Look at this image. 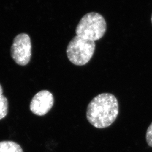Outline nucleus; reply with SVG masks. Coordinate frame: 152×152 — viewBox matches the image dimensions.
Returning a JSON list of instances; mask_svg holds the SVG:
<instances>
[{
	"instance_id": "nucleus-1",
	"label": "nucleus",
	"mask_w": 152,
	"mask_h": 152,
	"mask_svg": "<svg viewBox=\"0 0 152 152\" xmlns=\"http://www.w3.org/2000/svg\"><path fill=\"white\" fill-rule=\"evenodd\" d=\"M119 114L118 100L113 94L101 93L88 105L86 117L90 124L98 128H104L115 122Z\"/></svg>"
},
{
	"instance_id": "nucleus-2",
	"label": "nucleus",
	"mask_w": 152,
	"mask_h": 152,
	"mask_svg": "<svg viewBox=\"0 0 152 152\" xmlns=\"http://www.w3.org/2000/svg\"><path fill=\"white\" fill-rule=\"evenodd\" d=\"M106 31L104 18L98 13H87L81 19L75 29L76 36L96 41L103 37Z\"/></svg>"
},
{
	"instance_id": "nucleus-3",
	"label": "nucleus",
	"mask_w": 152,
	"mask_h": 152,
	"mask_svg": "<svg viewBox=\"0 0 152 152\" xmlns=\"http://www.w3.org/2000/svg\"><path fill=\"white\" fill-rule=\"evenodd\" d=\"M96 44L94 41L75 36L68 44L66 55L73 64L83 66L89 62L93 56Z\"/></svg>"
},
{
	"instance_id": "nucleus-4",
	"label": "nucleus",
	"mask_w": 152,
	"mask_h": 152,
	"mask_svg": "<svg viewBox=\"0 0 152 152\" xmlns=\"http://www.w3.org/2000/svg\"><path fill=\"white\" fill-rule=\"evenodd\" d=\"M10 53L17 64L21 66L27 65L32 55V45L29 35L25 33L17 35L13 39Z\"/></svg>"
},
{
	"instance_id": "nucleus-5",
	"label": "nucleus",
	"mask_w": 152,
	"mask_h": 152,
	"mask_svg": "<svg viewBox=\"0 0 152 152\" xmlns=\"http://www.w3.org/2000/svg\"><path fill=\"white\" fill-rule=\"evenodd\" d=\"M53 95L49 91L44 90L37 92L31 102L30 108L33 113L42 116L50 110L54 104Z\"/></svg>"
},
{
	"instance_id": "nucleus-6",
	"label": "nucleus",
	"mask_w": 152,
	"mask_h": 152,
	"mask_svg": "<svg viewBox=\"0 0 152 152\" xmlns=\"http://www.w3.org/2000/svg\"><path fill=\"white\" fill-rule=\"evenodd\" d=\"M0 152H23L18 144L11 141L0 142Z\"/></svg>"
},
{
	"instance_id": "nucleus-7",
	"label": "nucleus",
	"mask_w": 152,
	"mask_h": 152,
	"mask_svg": "<svg viewBox=\"0 0 152 152\" xmlns=\"http://www.w3.org/2000/svg\"><path fill=\"white\" fill-rule=\"evenodd\" d=\"M8 113V101L4 96L0 97V120L4 118Z\"/></svg>"
},
{
	"instance_id": "nucleus-8",
	"label": "nucleus",
	"mask_w": 152,
	"mask_h": 152,
	"mask_svg": "<svg viewBox=\"0 0 152 152\" xmlns=\"http://www.w3.org/2000/svg\"><path fill=\"white\" fill-rule=\"evenodd\" d=\"M146 139L148 145L152 147V122L147 130Z\"/></svg>"
},
{
	"instance_id": "nucleus-9",
	"label": "nucleus",
	"mask_w": 152,
	"mask_h": 152,
	"mask_svg": "<svg viewBox=\"0 0 152 152\" xmlns=\"http://www.w3.org/2000/svg\"><path fill=\"white\" fill-rule=\"evenodd\" d=\"M3 88H2V86H1V85L0 84V97H1L2 95H3Z\"/></svg>"
},
{
	"instance_id": "nucleus-10",
	"label": "nucleus",
	"mask_w": 152,
	"mask_h": 152,
	"mask_svg": "<svg viewBox=\"0 0 152 152\" xmlns=\"http://www.w3.org/2000/svg\"><path fill=\"white\" fill-rule=\"evenodd\" d=\"M151 20H152V17H151Z\"/></svg>"
}]
</instances>
